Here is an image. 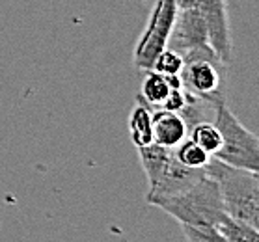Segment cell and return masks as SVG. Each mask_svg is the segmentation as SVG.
Segmentation results:
<instances>
[{
    "label": "cell",
    "instance_id": "obj_1",
    "mask_svg": "<svg viewBox=\"0 0 259 242\" xmlns=\"http://www.w3.org/2000/svg\"><path fill=\"white\" fill-rule=\"evenodd\" d=\"M205 175L218 184L228 216L259 229V177L257 171L224 164L211 157L203 168Z\"/></svg>",
    "mask_w": 259,
    "mask_h": 242
},
{
    "label": "cell",
    "instance_id": "obj_2",
    "mask_svg": "<svg viewBox=\"0 0 259 242\" xmlns=\"http://www.w3.org/2000/svg\"><path fill=\"white\" fill-rule=\"evenodd\" d=\"M155 207L162 209L181 225L218 227L228 218L218 184L207 175L181 194L157 201Z\"/></svg>",
    "mask_w": 259,
    "mask_h": 242
},
{
    "label": "cell",
    "instance_id": "obj_3",
    "mask_svg": "<svg viewBox=\"0 0 259 242\" xmlns=\"http://www.w3.org/2000/svg\"><path fill=\"white\" fill-rule=\"evenodd\" d=\"M212 121L222 136V143L212 157L235 168L259 171V138L237 119L226 101L217 105Z\"/></svg>",
    "mask_w": 259,
    "mask_h": 242
},
{
    "label": "cell",
    "instance_id": "obj_4",
    "mask_svg": "<svg viewBox=\"0 0 259 242\" xmlns=\"http://www.w3.org/2000/svg\"><path fill=\"white\" fill-rule=\"evenodd\" d=\"M183 69L179 73L183 89L189 91L198 99H205L209 103L224 101L222 93V60L218 58L211 45H200L183 53Z\"/></svg>",
    "mask_w": 259,
    "mask_h": 242
},
{
    "label": "cell",
    "instance_id": "obj_5",
    "mask_svg": "<svg viewBox=\"0 0 259 242\" xmlns=\"http://www.w3.org/2000/svg\"><path fill=\"white\" fill-rule=\"evenodd\" d=\"M177 0H153L147 24L133 51V64L142 71H151L155 58L168 47L177 17Z\"/></svg>",
    "mask_w": 259,
    "mask_h": 242
},
{
    "label": "cell",
    "instance_id": "obj_6",
    "mask_svg": "<svg viewBox=\"0 0 259 242\" xmlns=\"http://www.w3.org/2000/svg\"><path fill=\"white\" fill-rule=\"evenodd\" d=\"M179 10H192L200 13L209 30V45L228 65L233 60V43H231L230 17L226 0H177Z\"/></svg>",
    "mask_w": 259,
    "mask_h": 242
},
{
    "label": "cell",
    "instance_id": "obj_7",
    "mask_svg": "<svg viewBox=\"0 0 259 242\" xmlns=\"http://www.w3.org/2000/svg\"><path fill=\"white\" fill-rule=\"evenodd\" d=\"M205 175V170H196V168H187L183 166L179 160L174 157L170 160V164L162 173V177L159 179V183L147 190L146 200L149 205H155L157 201L164 200V198H171L189 190L192 184H196L201 177Z\"/></svg>",
    "mask_w": 259,
    "mask_h": 242
},
{
    "label": "cell",
    "instance_id": "obj_8",
    "mask_svg": "<svg viewBox=\"0 0 259 242\" xmlns=\"http://www.w3.org/2000/svg\"><path fill=\"white\" fill-rule=\"evenodd\" d=\"M200 45H209V30L203 17L192 10H177L168 47L183 54Z\"/></svg>",
    "mask_w": 259,
    "mask_h": 242
},
{
    "label": "cell",
    "instance_id": "obj_9",
    "mask_svg": "<svg viewBox=\"0 0 259 242\" xmlns=\"http://www.w3.org/2000/svg\"><path fill=\"white\" fill-rule=\"evenodd\" d=\"M189 136V127L181 114L153 108V142L162 148L174 149Z\"/></svg>",
    "mask_w": 259,
    "mask_h": 242
},
{
    "label": "cell",
    "instance_id": "obj_10",
    "mask_svg": "<svg viewBox=\"0 0 259 242\" xmlns=\"http://www.w3.org/2000/svg\"><path fill=\"white\" fill-rule=\"evenodd\" d=\"M129 136L135 148H146L153 143V108L147 107L146 103L138 97L136 105L129 114Z\"/></svg>",
    "mask_w": 259,
    "mask_h": 242
},
{
    "label": "cell",
    "instance_id": "obj_11",
    "mask_svg": "<svg viewBox=\"0 0 259 242\" xmlns=\"http://www.w3.org/2000/svg\"><path fill=\"white\" fill-rule=\"evenodd\" d=\"M138 159H140L142 168L146 171L147 184L151 188L159 183V179L162 177L170 160L174 159V149L162 148V146L153 142L146 148H138Z\"/></svg>",
    "mask_w": 259,
    "mask_h": 242
},
{
    "label": "cell",
    "instance_id": "obj_12",
    "mask_svg": "<svg viewBox=\"0 0 259 242\" xmlns=\"http://www.w3.org/2000/svg\"><path fill=\"white\" fill-rule=\"evenodd\" d=\"M170 93V86L166 82L164 75H159L155 71H147L144 84H142V93H138L147 107L151 108H160V105L164 103V99Z\"/></svg>",
    "mask_w": 259,
    "mask_h": 242
},
{
    "label": "cell",
    "instance_id": "obj_13",
    "mask_svg": "<svg viewBox=\"0 0 259 242\" xmlns=\"http://www.w3.org/2000/svg\"><path fill=\"white\" fill-rule=\"evenodd\" d=\"M189 138L194 143H198L203 151L214 155L222 143V136H220V130L214 125V121H198L189 129Z\"/></svg>",
    "mask_w": 259,
    "mask_h": 242
},
{
    "label": "cell",
    "instance_id": "obj_14",
    "mask_svg": "<svg viewBox=\"0 0 259 242\" xmlns=\"http://www.w3.org/2000/svg\"><path fill=\"white\" fill-rule=\"evenodd\" d=\"M174 157H176L183 166L187 168H196V170H203L207 162L211 160V155L203 151V149L190 140L189 136L183 140L181 143H177L174 148Z\"/></svg>",
    "mask_w": 259,
    "mask_h": 242
},
{
    "label": "cell",
    "instance_id": "obj_15",
    "mask_svg": "<svg viewBox=\"0 0 259 242\" xmlns=\"http://www.w3.org/2000/svg\"><path fill=\"white\" fill-rule=\"evenodd\" d=\"M217 229L228 242H259L257 227L233 220L231 216H228Z\"/></svg>",
    "mask_w": 259,
    "mask_h": 242
},
{
    "label": "cell",
    "instance_id": "obj_16",
    "mask_svg": "<svg viewBox=\"0 0 259 242\" xmlns=\"http://www.w3.org/2000/svg\"><path fill=\"white\" fill-rule=\"evenodd\" d=\"M181 69H183V56L170 47H166L162 53H159V56L153 62V67H151V71L164 75V77H168V75H179Z\"/></svg>",
    "mask_w": 259,
    "mask_h": 242
},
{
    "label": "cell",
    "instance_id": "obj_17",
    "mask_svg": "<svg viewBox=\"0 0 259 242\" xmlns=\"http://www.w3.org/2000/svg\"><path fill=\"white\" fill-rule=\"evenodd\" d=\"M181 227L189 242H228L218 233L217 227H194V225H181Z\"/></svg>",
    "mask_w": 259,
    "mask_h": 242
},
{
    "label": "cell",
    "instance_id": "obj_18",
    "mask_svg": "<svg viewBox=\"0 0 259 242\" xmlns=\"http://www.w3.org/2000/svg\"><path fill=\"white\" fill-rule=\"evenodd\" d=\"M187 105V91L185 89H170L168 97L164 99V103L160 105L162 110H168V112H181Z\"/></svg>",
    "mask_w": 259,
    "mask_h": 242
}]
</instances>
